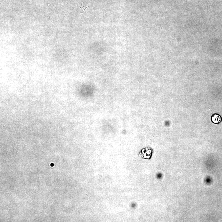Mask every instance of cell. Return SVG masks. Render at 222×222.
Here are the masks:
<instances>
[{
  "mask_svg": "<svg viewBox=\"0 0 222 222\" xmlns=\"http://www.w3.org/2000/svg\"><path fill=\"white\" fill-rule=\"evenodd\" d=\"M211 120L213 123L218 124L221 121L222 118L219 115L215 114L213 115L211 117Z\"/></svg>",
  "mask_w": 222,
  "mask_h": 222,
  "instance_id": "1",
  "label": "cell"
},
{
  "mask_svg": "<svg viewBox=\"0 0 222 222\" xmlns=\"http://www.w3.org/2000/svg\"><path fill=\"white\" fill-rule=\"evenodd\" d=\"M51 166H53V164H52V165H51Z\"/></svg>",
  "mask_w": 222,
  "mask_h": 222,
  "instance_id": "2",
  "label": "cell"
}]
</instances>
